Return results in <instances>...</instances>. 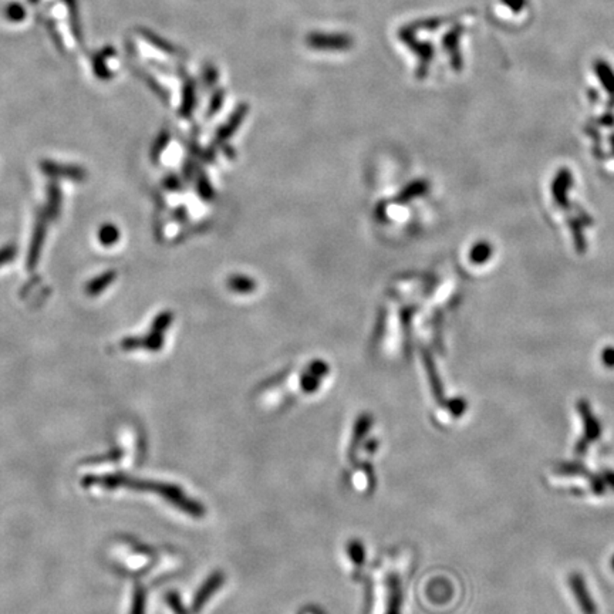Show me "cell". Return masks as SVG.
Segmentation results:
<instances>
[{
  "mask_svg": "<svg viewBox=\"0 0 614 614\" xmlns=\"http://www.w3.org/2000/svg\"><path fill=\"white\" fill-rule=\"evenodd\" d=\"M115 272H107V273H103V275H100V276H97L94 280H91L88 284H87V293L88 295H91V296H95V295H99V293H102L103 290H106L107 287H108V284L115 279Z\"/></svg>",
  "mask_w": 614,
  "mask_h": 614,
  "instance_id": "4",
  "label": "cell"
},
{
  "mask_svg": "<svg viewBox=\"0 0 614 614\" xmlns=\"http://www.w3.org/2000/svg\"><path fill=\"white\" fill-rule=\"evenodd\" d=\"M610 565H611V569H613V572H614V555H613V558H611V562H610Z\"/></svg>",
  "mask_w": 614,
  "mask_h": 614,
  "instance_id": "7",
  "label": "cell"
},
{
  "mask_svg": "<svg viewBox=\"0 0 614 614\" xmlns=\"http://www.w3.org/2000/svg\"><path fill=\"white\" fill-rule=\"evenodd\" d=\"M43 239H45V226L42 223H39L36 226L33 241H31V245H30V252H29V257H27L29 269H33L38 265L39 255H40V250L43 246Z\"/></svg>",
  "mask_w": 614,
  "mask_h": 614,
  "instance_id": "3",
  "label": "cell"
},
{
  "mask_svg": "<svg viewBox=\"0 0 614 614\" xmlns=\"http://www.w3.org/2000/svg\"><path fill=\"white\" fill-rule=\"evenodd\" d=\"M16 256V248L15 246H6L0 250V266H3L9 261H12Z\"/></svg>",
  "mask_w": 614,
  "mask_h": 614,
  "instance_id": "6",
  "label": "cell"
},
{
  "mask_svg": "<svg viewBox=\"0 0 614 614\" xmlns=\"http://www.w3.org/2000/svg\"><path fill=\"white\" fill-rule=\"evenodd\" d=\"M42 170L45 174H47L50 177L70 178L74 181H81L86 178V172L83 168L73 167V165H61V164L50 163V161H46V163L42 164Z\"/></svg>",
  "mask_w": 614,
  "mask_h": 614,
  "instance_id": "2",
  "label": "cell"
},
{
  "mask_svg": "<svg viewBox=\"0 0 614 614\" xmlns=\"http://www.w3.org/2000/svg\"><path fill=\"white\" fill-rule=\"evenodd\" d=\"M118 239H120V231L117 229L115 225L106 223L102 226L99 231V241L102 245L113 246L114 243L118 242Z\"/></svg>",
  "mask_w": 614,
  "mask_h": 614,
  "instance_id": "5",
  "label": "cell"
},
{
  "mask_svg": "<svg viewBox=\"0 0 614 614\" xmlns=\"http://www.w3.org/2000/svg\"><path fill=\"white\" fill-rule=\"evenodd\" d=\"M570 588L573 590V595L577 600L579 607L581 608L585 614H597V608L596 604L593 601V599L589 595L588 586L585 583V579L581 574H572L570 577Z\"/></svg>",
  "mask_w": 614,
  "mask_h": 614,
  "instance_id": "1",
  "label": "cell"
}]
</instances>
